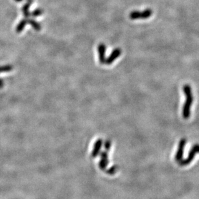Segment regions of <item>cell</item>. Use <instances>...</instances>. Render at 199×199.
<instances>
[{"mask_svg": "<svg viewBox=\"0 0 199 199\" xmlns=\"http://www.w3.org/2000/svg\"><path fill=\"white\" fill-rule=\"evenodd\" d=\"M108 153L107 151H103L101 154V160L99 164V166L101 170H105L108 165Z\"/></svg>", "mask_w": 199, "mask_h": 199, "instance_id": "cell-6", "label": "cell"}, {"mask_svg": "<svg viewBox=\"0 0 199 199\" xmlns=\"http://www.w3.org/2000/svg\"><path fill=\"white\" fill-rule=\"evenodd\" d=\"M103 144V140L101 139H99L98 140H96V142L95 143L94 146H93V149L92 151V157L93 158H95L96 157H97L99 153V151H100L101 148Z\"/></svg>", "mask_w": 199, "mask_h": 199, "instance_id": "cell-8", "label": "cell"}, {"mask_svg": "<svg viewBox=\"0 0 199 199\" xmlns=\"http://www.w3.org/2000/svg\"><path fill=\"white\" fill-rule=\"evenodd\" d=\"M186 144V140L185 139H183L180 140L176 155H175V161L178 162H180L183 159L184 150Z\"/></svg>", "mask_w": 199, "mask_h": 199, "instance_id": "cell-4", "label": "cell"}, {"mask_svg": "<svg viewBox=\"0 0 199 199\" xmlns=\"http://www.w3.org/2000/svg\"><path fill=\"white\" fill-rule=\"evenodd\" d=\"M3 86V82L2 81V79H0V89H2Z\"/></svg>", "mask_w": 199, "mask_h": 199, "instance_id": "cell-16", "label": "cell"}, {"mask_svg": "<svg viewBox=\"0 0 199 199\" xmlns=\"http://www.w3.org/2000/svg\"><path fill=\"white\" fill-rule=\"evenodd\" d=\"M13 67L11 65H6V66H2L0 67V73L2 72H10L13 70Z\"/></svg>", "mask_w": 199, "mask_h": 199, "instance_id": "cell-12", "label": "cell"}, {"mask_svg": "<svg viewBox=\"0 0 199 199\" xmlns=\"http://www.w3.org/2000/svg\"><path fill=\"white\" fill-rule=\"evenodd\" d=\"M117 170H118V167H117V166H113L111 167L110 169H108V170H107V173L108 174V175H114Z\"/></svg>", "mask_w": 199, "mask_h": 199, "instance_id": "cell-13", "label": "cell"}, {"mask_svg": "<svg viewBox=\"0 0 199 199\" xmlns=\"http://www.w3.org/2000/svg\"><path fill=\"white\" fill-rule=\"evenodd\" d=\"M111 142H110V140H107L106 142H105L104 143V148L105 149H106V150L107 151H109L110 150V148H111Z\"/></svg>", "mask_w": 199, "mask_h": 199, "instance_id": "cell-15", "label": "cell"}, {"mask_svg": "<svg viewBox=\"0 0 199 199\" xmlns=\"http://www.w3.org/2000/svg\"><path fill=\"white\" fill-rule=\"evenodd\" d=\"M30 6H31V4L27 3V4H25L24 6H23L22 8L23 15L25 16L26 18H28V17H29V16H31V13H29V8H30Z\"/></svg>", "mask_w": 199, "mask_h": 199, "instance_id": "cell-10", "label": "cell"}, {"mask_svg": "<svg viewBox=\"0 0 199 199\" xmlns=\"http://www.w3.org/2000/svg\"><path fill=\"white\" fill-rule=\"evenodd\" d=\"M15 1H16V2H20L23 1V0H15Z\"/></svg>", "mask_w": 199, "mask_h": 199, "instance_id": "cell-18", "label": "cell"}, {"mask_svg": "<svg viewBox=\"0 0 199 199\" xmlns=\"http://www.w3.org/2000/svg\"><path fill=\"white\" fill-rule=\"evenodd\" d=\"M121 50L119 48H117L115 49H114L112 53L110 54V55L108 57L106 58V61H105L104 64H106V65H110V64H112L114 62V61L118 59V58L121 56Z\"/></svg>", "mask_w": 199, "mask_h": 199, "instance_id": "cell-5", "label": "cell"}, {"mask_svg": "<svg viewBox=\"0 0 199 199\" xmlns=\"http://www.w3.org/2000/svg\"><path fill=\"white\" fill-rule=\"evenodd\" d=\"M28 23H30L31 26L37 31H39L41 30V28H42V27H41V25L39 24V23L33 20H30L28 21Z\"/></svg>", "mask_w": 199, "mask_h": 199, "instance_id": "cell-11", "label": "cell"}, {"mask_svg": "<svg viewBox=\"0 0 199 199\" xmlns=\"http://www.w3.org/2000/svg\"><path fill=\"white\" fill-rule=\"evenodd\" d=\"M27 23V21L26 20H21L19 23V24L17 25V26L16 27V32L17 33H20V32H22L23 29H24V28L25 27Z\"/></svg>", "mask_w": 199, "mask_h": 199, "instance_id": "cell-9", "label": "cell"}, {"mask_svg": "<svg viewBox=\"0 0 199 199\" xmlns=\"http://www.w3.org/2000/svg\"><path fill=\"white\" fill-rule=\"evenodd\" d=\"M32 2H33V0H28V3L31 5V3H32Z\"/></svg>", "mask_w": 199, "mask_h": 199, "instance_id": "cell-17", "label": "cell"}, {"mask_svg": "<svg viewBox=\"0 0 199 199\" xmlns=\"http://www.w3.org/2000/svg\"><path fill=\"white\" fill-rule=\"evenodd\" d=\"M197 153H199V144H196L192 146L188 157H187L186 159L182 160L180 162V165L182 166H185L190 165L191 161L194 160V157L196 155Z\"/></svg>", "mask_w": 199, "mask_h": 199, "instance_id": "cell-3", "label": "cell"}, {"mask_svg": "<svg viewBox=\"0 0 199 199\" xmlns=\"http://www.w3.org/2000/svg\"><path fill=\"white\" fill-rule=\"evenodd\" d=\"M153 11L150 9H146L144 11H132L130 14V18L133 20L138 19H147L152 15Z\"/></svg>", "mask_w": 199, "mask_h": 199, "instance_id": "cell-2", "label": "cell"}, {"mask_svg": "<svg viewBox=\"0 0 199 199\" xmlns=\"http://www.w3.org/2000/svg\"><path fill=\"white\" fill-rule=\"evenodd\" d=\"M183 92L186 96V102L183 108V116L184 119H188L191 115V107L194 101L191 88L189 85L183 86Z\"/></svg>", "mask_w": 199, "mask_h": 199, "instance_id": "cell-1", "label": "cell"}, {"mask_svg": "<svg viewBox=\"0 0 199 199\" xmlns=\"http://www.w3.org/2000/svg\"><path fill=\"white\" fill-rule=\"evenodd\" d=\"M105 52H106V45L104 43H100L98 46V53L99 62L101 64H104L105 61H106Z\"/></svg>", "mask_w": 199, "mask_h": 199, "instance_id": "cell-7", "label": "cell"}, {"mask_svg": "<svg viewBox=\"0 0 199 199\" xmlns=\"http://www.w3.org/2000/svg\"><path fill=\"white\" fill-rule=\"evenodd\" d=\"M43 13V10L41 9H37L36 10H35L34 11H33V13H32V15L34 17H38L39 16L42 15Z\"/></svg>", "mask_w": 199, "mask_h": 199, "instance_id": "cell-14", "label": "cell"}]
</instances>
